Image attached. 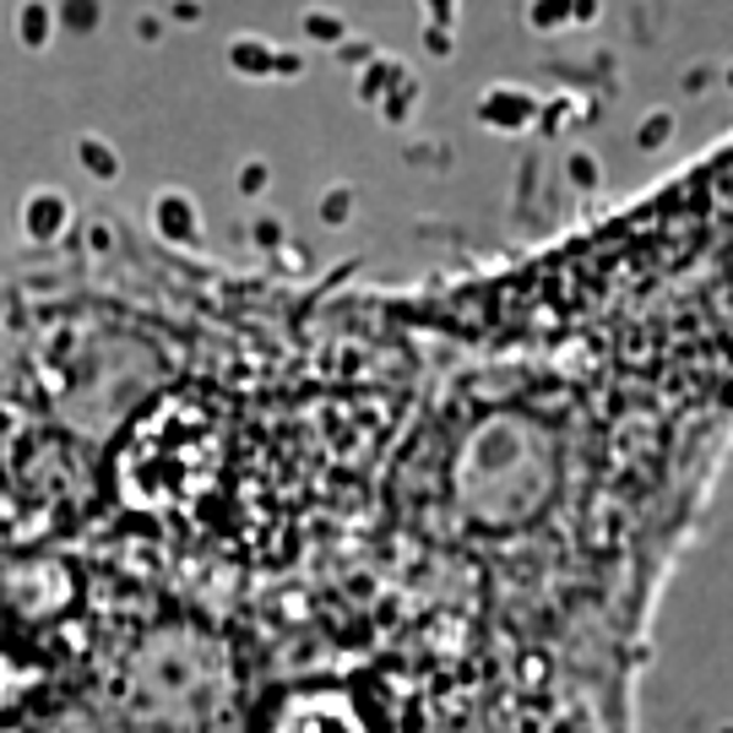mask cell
<instances>
[{"label": "cell", "instance_id": "1", "mask_svg": "<svg viewBox=\"0 0 733 733\" xmlns=\"http://www.w3.org/2000/svg\"><path fill=\"white\" fill-rule=\"evenodd\" d=\"M522 337L733 402V136L517 277Z\"/></svg>", "mask_w": 733, "mask_h": 733}, {"label": "cell", "instance_id": "2", "mask_svg": "<svg viewBox=\"0 0 733 733\" xmlns=\"http://www.w3.org/2000/svg\"><path fill=\"white\" fill-rule=\"evenodd\" d=\"M71 223V201L55 191V185H39V191H28L22 196V234L28 240H39V245H50V240H61Z\"/></svg>", "mask_w": 733, "mask_h": 733}, {"label": "cell", "instance_id": "3", "mask_svg": "<svg viewBox=\"0 0 733 733\" xmlns=\"http://www.w3.org/2000/svg\"><path fill=\"white\" fill-rule=\"evenodd\" d=\"M11 33H17V44L22 50H50L55 44V33H61V6L55 0H17L11 6Z\"/></svg>", "mask_w": 733, "mask_h": 733}, {"label": "cell", "instance_id": "4", "mask_svg": "<svg viewBox=\"0 0 733 733\" xmlns=\"http://www.w3.org/2000/svg\"><path fill=\"white\" fill-rule=\"evenodd\" d=\"M152 229H158L163 240H174V245L196 240V212H191V196H185V191H158V196H152Z\"/></svg>", "mask_w": 733, "mask_h": 733}, {"label": "cell", "instance_id": "5", "mask_svg": "<svg viewBox=\"0 0 733 733\" xmlns=\"http://www.w3.org/2000/svg\"><path fill=\"white\" fill-rule=\"evenodd\" d=\"M71 152H76V163H82L87 180H98V185L120 180V152H115V141H104L98 131H82L71 141Z\"/></svg>", "mask_w": 733, "mask_h": 733}, {"label": "cell", "instance_id": "6", "mask_svg": "<svg viewBox=\"0 0 733 733\" xmlns=\"http://www.w3.org/2000/svg\"><path fill=\"white\" fill-rule=\"evenodd\" d=\"M98 22H104V6H98V0H61V28L93 33Z\"/></svg>", "mask_w": 733, "mask_h": 733}, {"label": "cell", "instance_id": "7", "mask_svg": "<svg viewBox=\"0 0 733 733\" xmlns=\"http://www.w3.org/2000/svg\"><path fill=\"white\" fill-rule=\"evenodd\" d=\"M229 61L245 71V76H256V66H262L267 55H262V44H234V50H229Z\"/></svg>", "mask_w": 733, "mask_h": 733}, {"label": "cell", "instance_id": "8", "mask_svg": "<svg viewBox=\"0 0 733 733\" xmlns=\"http://www.w3.org/2000/svg\"><path fill=\"white\" fill-rule=\"evenodd\" d=\"M136 39H141V44H158V39H163V17H158V11H141V17H136Z\"/></svg>", "mask_w": 733, "mask_h": 733}, {"label": "cell", "instance_id": "9", "mask_svg": "<svg viewBox=\"0 0 733 733\" xmlns=\"http://www.w3.org/2000/svg\"><path fill=\"white\" fill-rule=\"evenodd\" d=\"M169 11H174V17H180V22H196V0H174V6H169Z\"/></svg>", "mask_w": 733, "mask_h": 733}]
</instances>
